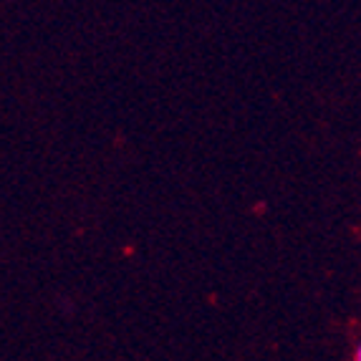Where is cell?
I'll use <instances>...</instances> for the list:
<instances>
[{
  "mask_svg": "<svg viewBox=\"0 0 361 361\" xmlns=\"http://www.w3.org/2000/svg\"><path fill=\"white\" fill-rule=\"evenodd\" d=\"M354 361H361V343L356 346V351H354Z\"/></svg>",
  "mask_w": 361,
  "mask_h": 361,
  "instance_id": "cell-1",
  "label": "cell"
}]
</instances>
